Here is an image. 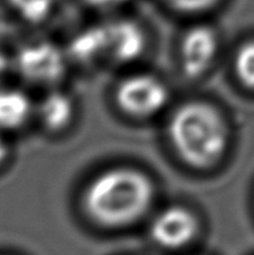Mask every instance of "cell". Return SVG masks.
I'll return each mask as SVG.
<instances>
[{"mask_svg": "<svg viewBox=\"0 0 254 255\" xmlns=\"http://www.w3.org/2000/svg\"><path fill=\"white\" fill-rule=\"evenodd\" d=\"M153 199L146 175L133 168H114L94 177L83 195L92 219L105 227H123L141 219Z\"/></svg>", "mask_w": 254, "mask_h": 255, "instance_id": "obj_1", "label": "cell"}, {"mask_svg": "<svg viewBox=\"0 0 254 255\" xmlns=\"http://www.w3.org/2000/svg\"><path fill=\"white\" fill-rule=\"evenodd\" d=\"M168 135L183 161L194 168H209L224 156L229 134L222 115L211 104L193 101L172 115Z\"/></svg>", "mask_w": 254, "mask_h": 255, "instance_id": "obj_2", "label": "cell"}, {"mask_svg": "<svg viewBox=\"0 0 254 255\" xmlns=\"http://www.w3.org/2000/svg\"><path fill=\"white\" fill-rule=\"evenodd\" d=\"M168 90L160 79L148 74L131 75L116 90V101L122 111L134 118H149L167 104Z\"/></svg>", "mask_w": 254, "mask_h": 255, "instance_id": "obj_3", "label": "cell"}, {"mask_svg": "<svg viewBox=\"0 0 254 255\" xmlns=\"http://www.w3.org/2000/svg\"><path fill=\"white\" fill-rule=\"evenodd\" d=\"M14 64L22 78L34 85L55 84L66 73L64 53L48 41L31 42L22 47Z\"/></svg>", "mask_w": 254, "mask_h": 255, "instance_id": "obj_4", "label": "cell"}, {"mask_svg": "<svg viewBox=\"0 0 254 255\" xmlns=\"http://www.w3.org/2000/svg\"><path fill=\"white\" fill-rule=\"evenodd\" d=\"M219 40L208 26H194L187 31L181 44V64L189 78L207 73L218 55Z\"/></svg>", "mask_w": 254, "mask_h": 255, "instance_id": "obj_5", "label": "cell"}, {"mask_svg": "<svg viewBox=\"0 0 254 255\" xmlns=\"http://www.w3.org/2000/svg\"><path fill=\"white\" fill-rule=\"evenodd\" d=\"M197 228V220L192 212L181 206H172L156 216L151 234L157 245L166 249H179L192 242Z\"/></svg>", "mask_w": 254, "mask_h": 255, "instance_id": "obj_6", "label": "cell"}, {"mask_svg": "<svg viewBox=\"0 0 254 255\" xmlns=\"http://www.w3.org/2000/svg\"><path fill=\"white\" fill-rule=\"evenodd\" d=\"M107 25L108 55L107 59L118 64L135 62L144 53L146 37L137 23L126 19L109 22Z\"/></svg>", "mask_w": 254, "mask_h": 255, "instance_id": "obj_7", "label": "cell"}, {"mask_svg": "<svg viewBox=\"0 0 254 255\" xmlns=\"http://www.w3.org/2000/svg\"><path fill=\"white\" fill-rule=\"evenodd\" d=\"M68 53L74 60L81 64H92L107 59L108 38L107 25L90 26L79 31L68 45Z\"/></svg>", "mask_w": 254, "mask_h": 255, "instance_id": "obj_8", "label": "cell"}, {"mask_svg": "<svg viewBox=\"0 0 254 255\" xmlns=\"http://www.w3.org/2000/svg\"><path fill=\"white\" fill-rule=\"evenodd\" d=\"M30 99L19 89H0V128L15 130L25 125L31 115Z\"/></svg>", "mask_w": 254, "mask_h": 255, "instance_id": "obj_9", "label": "cell"}, {"mask_svg": "<svg viewBox=\"0 0 254 255\" xmlns=\"http://www.w3.org/2000/svg\"><path fill=\"white\" fill-rule=\"evenodd\" d=\"M37 112L47 128L57 131L64 128L71 122L74 105L67 94L53 90L40 101Z\"/></svg>", "mask_w": 254, "mask_h": 255, "instance_id": "obj_10", "label": "cell"}, {"mask_svg": "<svg viewBox=\"0 0 254 255\" xmlns=\"http://www.w3.org/2000/svg\"><path fill=\"white\" fill-rule=\"evenodd\" d=\"M56 0H8L22 19L29 23H41L51 15Z\"/></svg>", "mask_w": 254, "mask_h": 255, "instance_id": "obj_11", "label": "cell"}, {"mask_svg": "<svg viewBox=\"0 0 254 255\" xmlns=\"http://www.w3.org/2000/svg\"><path fill=\"white\" fill-rule=\"evenodd\" d=\"M234 68L239 82L254 90V40L239 48L234 59Z\"/></svg>", "mask_w": 254, "mask_h": 255, "instance_id": "obj_12", "label": "cell"}, {"mask_svg": "<svg viewBox=\"0 0 254 255\" xmlns=\"http://www.w3.org/2000/svg\"><path fill=\"white\" fill-rule=\"evenodd\" d=\"M164 1L174 10L186 14L205 12L219 3V0H164Z\"/></svg>", "mask_w": 254, "mask_h": 255, "instance_id": "obj_13", "label": "cell"}, {"mask_svg": "<svg viewBox=\"0 0 254 255\" xmlns=\"http://www.w3.org/2000/svg\"><path fill=\"white\" fill-rule=\"evenodd\" d=\"M85 1L93 5L94 8H114L118 5L125 4L129 0H85Z\"/></svg>", "mask_w": 254, "mask_h": 255, "instance_id": "obj_14", "label": "cell"}, {"mask_svg": "<svg viewBox=\"0 0 254 255\" xmlns=\"http://www.w3.org/2000/svg\"><path fill=\"white\" fill-rule=\"evenodd\" d=\"M10 66H11V62L8 60V57L5 56L3 52H0V84H1V82H3V79L8 75Z\"/></svg>", "mask_w": 254, "mask_h": 255, "instance_id": "obj_15", "label": "cell"}, {"mask_svg": "<svg viewBox=\"0 0 254 255\" xmlns=\"http://www.w3.org/2000/svg\"><path fill=\"white\" fill-rule=\"evenodd\" d=\"M7 156H8V146L3 139V136L0 135V165L5 161Z\"/></svg>", "mask_w": 254, "mask_h": 255, "instance_id": "obj_16", "label": "cell"}]
</instances>
